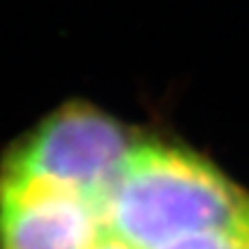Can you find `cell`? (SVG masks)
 <instances>
[{
  "instance_id": "cell-1",
  "label": "cell",
  "mask_w": 249,
  "mask_h": 249,
  "mask_svg": "<svg viewBox=\"0 0 249 249\" xmlns=\"http://www.w3.org/2000/svg\"><path fill=\"white\" fill-rule=\"evenodd\" d=\"M0 249H249V193L201 155L70 103L0 166Z\"/></svg>"
}]
</instances>
